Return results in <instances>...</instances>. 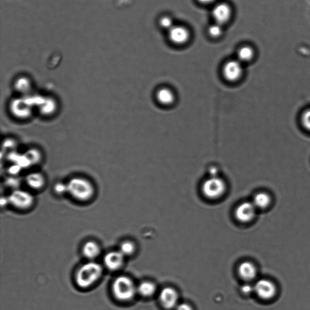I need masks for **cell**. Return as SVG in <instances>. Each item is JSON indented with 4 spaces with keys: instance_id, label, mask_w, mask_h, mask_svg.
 <instances>
[{
    "instance_id": "cell-14",
    "label": "cell",
    "mask_w": 310,
    "mask_h": 310,
    "mask_svg": "<svg viewBox=\"0 0 310 310\" xmlns=\"http://www.w3.org/2000/svg\"><path fill=\"white\" fill-rule=\"evenodd\" d=\"M156 98L159 102L163 105H170L175 101L173 91L168 88H161L156 93Z\"/></svg>"
},
{
    "instance_id": "cell-28",
    "label": "cell",
    "mask_w": 310,
    "mask_h": 310,
    "mask_svg": "<svg viewBox=\"0 0 310 310\" xmlns=\"http://www.w3.org/2000/svg\"><path fill=\"white\" fill-rule=\"evenodd\" d=\"M9 199H2L1 201V206H6L7 203H9Z\"/></svg>"
},
{
    "instance_id": "cell-16",
    "label": "cell",
    "mask_w": 310,
    "mask_h": 310,
    "mask_svg": "<svg viewBox=\"0 0 310 310\" xmlns=\"http://www.w3.org/2000/svg\"><path fill=\"white\" fill-rule=\"evenodd\" d=\"M156 290V287L155 284L147 281L141 283L137 287V293L144 297L152 296L155 293Z\"/></svg>"
},
{
    "instance_id": "cell-1",
    "label": "cell",
    "mask_w": 310,
    "mask_h": 310,
    "mask_svg": "<svg viewBox=\"0 0 310 310\" xmlns=\"http://www.w3.org/2000/svg\"><path fill=\"white\" fill-rule=\"evenodd\" d=\"M102 273V268L98 263L90 262L84 264L77 272V284L81 288H89L100 278Z\"/></svg>"
},
{
    "instance_id": "cell-12",
    "label": "cell",
    "mask_w": 310,
    "mask_h": 310,
    "mask_svg": "<svg viewBox=\"0 0 310 310\" xmlns=\"http://www.w3.org/2000/svg\"><path fill=\"white\" fill-rule=\"evenodd\" d=\"M125 256L120 251L111 252L105 256L104 263L105 266L111 271L117 270L123 266Z\"/></svg>"
},
{
    "instance_id": "cell-8",
    "label": "cell",
    "mask_w": 310,
    "mask_h": 310,
    "mask_svg": "<svg viewBox=\"0 0 310 310\" xmlns=\"http://www.w3.org/2000/svg\"><path fill=\"white\" fill-rule=\"evenodd\" d=\"M190 32L182 26H174L169 31L170 41L176 45H183L190 39Z\"/></svg>"
},
{
    "instance_id": "cell-11",
    "label": "cell",
    "mask_w": 310,
    "mask_h": 310,
    "mask_svg": "<svg viewBox=\"0 0 310 310\" xmlns=\"http://www.w3.org/2000/svg\"><path fill=\"white\" fill-rule=\"evenodd\" d=\"M256 213V207L253 203L245 202L237 207L235 216L239 221L247 222L254 218Z\"/></svg>"
},
{
    "instance_id": "cell-6",
    "label": "cell",
    "mask_w": 310,
    "mask_h": 310,
    "mask_svg": "<svg viewBox=\"0 0 310 310\" xmlns=\"http://www.w3.org/2000/svg\"><path fill=\"white\" fill-rule=\"evenodd\" d=\"M223 75L226 80L230 82H237L243 74V67L238 60H230L223 67Z\"/></svg>"
},
{
    "instance_id": "cell-5",
    "label": "cell",
    "mask_w": 310,
    "mask_h": 310,
    "mask_svg": "<svg viewBox=\"0 0 310 310\" xmlns=\"http://www.w3.org/2000/svg\"><path fill=\"white\" fill-rule=\"evenodd\" d=\"M8 199L10 204L20 209H28L34 203V198L31 194L23 190H15Z\"/></svg>"
},
{
    "instance_id": "cell-4",
    "label": "cell",
    "mask_w": 310,
    "mask_h": 310,
    "mask_svg": "<svg viewBox=\"0 0 310 310\" xmlns=\"http://www.w3.org/2000/svg\"><path fill=\"white\" fill-rule=\"evenodd\" d=\"M226 185L220 177L212 176L205 180L202 190L204 195L210 199H217L224 193Z\"/></svg>"
},
{
    "instance_id": "cell-25",
    "label": "cell",
    "mask_w": 310,
    "mask_h": 310,
    "mask_svg": "<svg viewBox=\"0 0 310 310\" xmlns=\"http://www.w3.org/2000/svg\"><path fill=\"white\" fill-rule=\"evenodd\" d=\"M176 310H193L189 304L186 303H182L177 305L176 307Z\"/></svg>"
},
{
    "instance_id": "cell-23",
    "label": "cell",
    "mask_w": 310,
    "mask_h": 310,
    "mask_svg": "<svg viewBox=\"0 0 310 310\" xmlns=\"http://www.w3.org/2000/svg\"><path fill=\"white\" fill-rule=\"evenodd\" d=\"M302 123L304 128L310 131V109L304 113L302 117Z\"/></svg>"
},
{
    "instance_id": "cell-7",
    "label": "cell",
    "mask_w": 310,
    "mask_h": 310,
    "mask_svg": "<svg viewBox=\"0 0 310 310\" xmlns=\"http://www.w3.org/2000/svg\"><path fill=\"white\" fill-rule=\"evenodd\" d=\"M232 16V10L229 5L225 2L216 4L212 10V17L215 23L223 26L230 21Z\"/></svg>"
},
{
    "instance_id": "cell-3",
    "label": "cell",
    "mask_w": 310,
    "mask_h": 310,
    "mask_svg": "<svg viewBox=\"0 0 310 310\" xmlns=\"http://www.w3.org/2000/svg\"><path fill=\"white\" fill-rule=\"evenodd\" d=\"M112 292L118 300L128 301L134 297L137 288L129 277L120 276L115 279L113 283Z\"/></svg>"
},
{
    "instance_id": "cell-20",
    "label": "cell",
    "mask_w": 310,
    "mask_h": 310,
    "mask_svg": "<svg viewBox=\"0 0 310 310\" xmlns=\"http://www.w3.org/2000/svg\"><path fill=\"white\" fill-rule=\"evenodd\" d=\"M134 250H135L134 245L130 241H126L121 244L119 251L125 257L133 254Z\"/></svg>"
},
{
    "instance_id": "cell-18",
    "label": "cell",
    "mask_w": 310,
    "mask_h": 310,
    "mask_svg": "<svg viewBox=\"0 0 310 310\" xmlns=\"http://www.w3.org/2000/svg\"><path fill=\"white\" fill-rule=\"evenodd\" d=\"M271 199L266 193H259L256 195L253 199V204L259 209H264L270 203Z\"/></svg>"
},
{
    "instance_id": "cell-21",
    "label": "cell",
    "mask_w": 310,
    "mask_h": 310,
    "mask_svg": "<svg viewBox=\"0 0 310 310\" xmlns=\"http://www.w3.org/2000/svg\"><path fill=\"white\" fill-rule=\"evenodd\" d=\"M223 33L222 26L221 24L216 23L212 24L209 28V34L210 36L215 39L220 37Z\"/></svg>"
},
{
    "instance_id": "cell-9",
    "label": "cell",
    "mask_w": 310,
    "mask_h": 310,
    "mask_svg": "<svg viewBox=\"0 0 310 310\" xmlns=\"http://www.w3.org/2000/svg\"><path fill=\"white\" fill-rule=\"evenodd\" d=\"M254 291L261 298L269 299L276 294V287L273 282L266 279H261L256 283Z\"/></svg>"
},
{
    "instance_id": "cell-24",
    "label": "cell",
    "mask_w": 310,
    "mask_h": 310,
    "mask_svg": "<svg viewBox=\"0 0 310 310\" xmlns=\"http://www.w3.org/2000/svg\"><path fill=\"white\" fill-rule=\"evenodd\" d=\"M241 290L242 292L245 294H249L254 290V287H252V285L250 284H245L242 287Z\"/></svg>"
},
{
    "instance_id": "cell-27",
    "label": "cell",
    "mask_w": 310,
    "mask_h": 310,
    "mask_svg": "<svg viewBox=\"0 0 310 310\" xmlns=\"http://www.w3.org/2000/svg\"><path fill=\"white\" fill-rule=\"evenodd\" d=\"M198 1L201 4L207 5L214 3L217 0H198Z\"/></svg>"
},
{
    "instance_id": "cell-26",
    "label": "cell",
    "mask_w": 310,
    "mask_h": 310,
    "mask_svg": "<svg viewBox=\"0 0 310 310\" xmlns=\"http://www.w3.org/2000/svg\"><path fill=\"white\" fill-rule=\"evenodd\" d=\"M56 191L58 193H64L67 191V185H58L56 187Z\"/></svg>"
},
{
    "instance_id": "cell-22",
    "label": "cell",
    "mask_w": 310,
    "mask_h": 310,
    "mask_svg": "<svg viewBox=\"0 0 310 310\" xmlns=\"http://www.w3.org/2000/svg\"><path fill=\"white\" fill-rule=\"evenodd\" d=\"M160 24L161 28L168 31L175 26L173 20L169 16H164L162 17L160 20Z\"/></svg>"
},
{
    "instance_id": "cell-10",
    "label": "cell",
    "mask_w": 310,
    "mask_h": 310,
    "mask_svg": "<svg viewBox=\"0 0 310 310\" xmlns=\"http://www.w3.org/2000/svg\"><path fill=\"white\" fill-rule=\"evenodd\" d=\"M178 294L173 288L166 287L162 290L160 300L162 305L167 309L176 308L178 303Z\"/></svg>"
},
{
    "instance_id": "cell-19",
    "label": "cell",
    "mask_w": 310,
    "mask_h": 310,
    "mask_svg": "<svg viewBox=\"0 0 310 310\" xmlns=\"http://www.w3.org/2000/svg\"><path fill=\"white\" fill-rule=\"evenodd\" d=\"M27 182L32 188L40 189L44 185V180L42 175L32 174L28 177Z\"/></svg>"
},
{
    "instance_id": "cell-2",
    "label": "cell",
    "mask_w": 310,
    "mask_h": 310,
    "mask_svg": "<svg viewBox=\"0 0 310 310\" xmlns=\"http://www.w3.org/2000/svg\"><path fill=\"white\" fill-rule=\"evenodd\" d=\"M67 192L75 199L81 201L89 200L94 193L93 185L87 179L75 177L70 180L67 185Z\"/></svg>"
},
{
    "instance_id": "cell-15",
    "label": "cell",
    "mask_w": 310,
    "mask_h": 310,
    "mask_svg": "<svg viewBox=\"0 0 310 310\" xmlns=\"http://www.w3.org/2000/svg\"><path fill=\"white\" fill-rule=\"evenodd\" d=\"M83 253L85 257L93 260L98 257L100 253V248L96 242L89 241L84 245Z\"/></svg>"
},
{
    "instance_id": "cell-13",
    "label": "cell",
    "mask_w": 310,
    "mask_h": 310,
    "mask_svg": "<svg viewBox=\"0 0 310 310\" xmlns=\"http://www.w3.org/2000/svg\"><path fill=\"white\" fill-rule=\"evenodd\" d=\"M240 276L247 280H252L257 276V271L255 266L249 262L240 264L238 268Z\"/></svg>"
},
{
    "instance_id": "cell-17",
    "label": "cell",
    "mask_w": 310,
    "mask_h": 310,
    "mask_svg": "<svg viewBox=\"0 0 310 310\" xmlns=\"http://www.w3.org/2000/svg\"><path fill=\"white\" fill-rule=\"evenodd\" d=\"M255 52L252 47L245 45L240 48L238 52V58L241 63H246L254 57Z\"/></svg>"
}]
</instances>
